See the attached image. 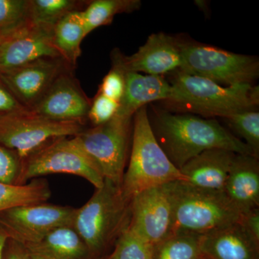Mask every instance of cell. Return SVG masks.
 <instances>
[{"label":"cell","mask_w":259,"mask_h":259,"mask_svg":"<svg viewBox=\"0 0 259 259\" xmlns=\"http://www.w3.org/2000/svg\"><path fill=\"white\" fill-rule=\"evenodd\" d=\"M83 125L48 120L29 112L0 120V145L23 160L56 139L76 136L84 129Z\"/></svg>","instance_id":"obj_9"},{"label":"cell","mask_w":259,"mask_h":259,"mask_svg":"<svg viewBox=\"0 0 259 259\" xmlns=\"http://www.w3.org/2000/svg\"><path fill=\"white\" fill-rule=\"evenodd\" d=\"M139 0H94L81 11L83 28L88 35L99 27L109 25L115 15L132 13L141 8Z\"/></svg>","instance_id":"obj_23"},{"label":"cell","mask_w":259,"mask_h":259,"mask_svg":"<svg viewBox=\"0 0 259 259\" xmlns=\"http://www.w3.org/2000/svg\"><path fill=\"white\" fill-rule=\"evenodd\" d=\"M4 37L0 36V44H1L2 42H3V40H4Z\"/></svg>","instance_id":"obj_37"},{"label":"cell","mask_w":259,"mask_h":259,"mask_svg":"<svg viewBox=\"0 0 259 259\" xmlns=\"http://www.w3.org/2000/svg\"><path fill=\"white\" fill-rule=\"evenodd\" d=\"M51 195L49 183L42 179H35L25 185L0 182V212L20 206L47 202Z\"/></svg>","instance_id":"obj_22"},{"label":"cell","mask_w":259,"mask_h":259,"mask_svg":"<svg viewBox=\"0 0 259 259\" xmlns=\"http://www.w3.org/2000/svg\"><path fill=\"white\" fill-rule=\"evenodd\" d=\"M88 3L78 0H30V21L54 28L61 19L72 12L81 11Z\"/></svg>","instance_id":"obj_24"},{"label":"cell","mask_w":259,"mask_h":259,"mask_svg":"<svg viewBox=\"0 0 259 259\" xmlns=\"http://www.w3.org/2000/svg\"><path fill=\"white\" fill-rule=\"evenodd\" d=\"M201 255L206 259H258L259 241L238 222L199 236Z\"/></svg>","instance_id":"obj_16"},{"label":"cell","mask_w":259,"mask_h":259,"mask_svg":"<svg viewBox=\"0 0 259 259\" xmlns=\"http://www.w3.org/2000/svg\"><path fill=\"white\" fill-rule=\"evenodd\" d=\"M4 259H31V257L23 244L8 238L5 245Z\"/></svg>","instance_id":"obj_34"},{"label":"cell","mask_w":259,"mask_h":259,"mask_svg":"<svg viewBox=\"0 0 259 259\" xmlns=\"http://www.w3.org/2000/svg\"><path fill=\"white\" fill-rule=\"evenodd\" d=\"M223 192L241 214L259 208L258 158L236 154Z\"/></svg>","instance_id":"obj_18"},{"label":"cell","mask_w":259,"mask_h":259,"mask_svg":"<svg viewBox=\"0 0 259 259\" xmlns=\"http://www.w3.org/2000/svg\"><path fill=\"white\" fill-rule=\"evenodd\" d=\"M173 210L166 186L146 189L131 199L127 229L151 245L169 236L173 231Z\"/></svg>","instance_id":"obj_11"},{"label":"cell","mask_w":259,"mask_h":259,"mask_svg":"<svg viewBox=\"0 0 259 259\" xmlns=\"http://www.w3.org/2000/svg\"><path fill=\"white\" fill-rule=\"evenodd\" d=\"M53 28L31 23L5 38L0 44V74L42 58L61 57L53 44Z\"/></svg>","instance_id":"obj_15"},{"label":"cell","mask_w":259,"mask_h":259,"mask_svg":"<svg viewBox=\"0 0 259 259\" xmlns=\"http://www.w3.org/2000/svg\"><path fill=\"white\" fill-rule=\"evenodd\" d=\"M180 47L183 58L182 72L223 87L252 84L258 78L259 61L254 56L199 44L180 42Z\"/></svg>","instance_id":"obj_7"},{"label":"cell","mask_w":259,"mask_h":259,"mask_svg":"<svg viewBox=\"0 0 259 259\" xmlns=\"http://www.w3.org/2000/svg\"><path fill=\"white\" fill-rule=\"evenodd\" d=\"M133 117L115 115L102 125L83 129L71 137L105 180L121 186L126 163Z\"/></svg>","instance_id":"obj_6"},{"label":"cell","mask_w":259,"mask_h":259,"mask_svg":"<svg viewBox=\"0 0 259 259\" xmlns=\"http://www.w3.org/2000/svg\"><path fill=\"white\" fill-rule=\"evenodd\" d=\"M112 61L125 71L162 76L180 71L183 65L180 41L163 32L150 35L132 56H124L115 50Z\"/></svg>","instance_id":"obj_13"},{"label":"cell","mask_w":259,"mask_h":259,"mask_svg":"<svg viewBox=\"0 0 259 259\" xmlns=\"http://www.w3.org/2000/svg\"><path fill=\"white\" fill-rule=\"evenodd\" d=\"M91 103L71 70L63 73L55 80L30 112L56 122L84 124L88 120Z\"/></svg>","instance_id":"obj_14"},{"label":"cell","mask_w":259,"mask_h":259,"mask_svg":"<svg viewBox=\"0 0 259 259\" xmlns=\"http://www.w3.org/2000/svg\"><path fill=\"white\" fill-rule=\"evenodd\" d=\"M153 245L128 229L116 241L110 259H152Z\"/></svg>","instance_id":"obj_28"},{"label":"cell","mask_w":259,"mask_h":259,"mask_svg":"<svg viewBox=\"0 0 259 259\" xmlns=\"http://www.w3.org/2000/svg\"><path fill=\"white\" fill-rule=\"evenodd\" d=\"M152 129L162 149L180 170L187 161L207 150L225 149L255 156L243 141L215 119L159 111Z\"/></svg>","instance_id":"obj_1"},{"label":"cell","mask_w":259,"mask_h":259,"mask_svg":"<svg viewBox=\"0 0 259 259\" xmlns=\"http://www.w3.org/2000/svg\"><path fill=\"white\" fill-rule=\"evenodd\" d=\"M31 23L30 0H0V36H11Z\"/></svg>","instance_id":"obj_26"},{"label":"cell","mask_w":259,"mask_h":259,"mask_svg":"<svg viewBox=\"0 0 259 259\" xmlns=\"http://www.w3.org/2000/svg\"><path fill=\"white\" fill-rule=\"evenodd\" d=\"M125 82L116 115L134 117L141 107L155 101H166L171 95V83L162 76L125 71Z\"/></svg>","instance_id":"obj_19"},{"label":"cell","mask_w":259,"mask_h":259,"mask_svg":"<svg viewBox=\"0 0 259 259\" xmlns=\"http://www.w3.org/2000/svg\"><path fill=\"white\" fill-rule=\"evenodd\" d=\"M22 160L15 151L0 145V182L18 185Z\"/></svg>","instance_id":"obj_30"},{"label":"cell","mask_w":259,"mask_h":259,"mask_svg":"<svg viewBox=\"0 0 259 259\" xmlns=\"http://www.w3.org/2000/svg\"><path fill=\"white\" fill-rule=\"evenodd\" d=\"M199 236L171 233L153 245L152 259H199Z\"/></svg>","instance_id":"obj_25"},{"label":"cell","mask_w":259,"mask_h":259,"mask_svg":"<svg viewBox=\"0 0 259 259\" xmlns=\"http://www.w3.org/2000/svg\"><path fill=\"white\" fill-rule=\"evenodd\" d=\"M170 83L171 95L165 102L177 111L224 118L236 112L255 110L258 106V86L223 87L180 71L175 72Z\"/></svg>","instance_id":"obj_2"},{"label":"cell","mask_w":259,"mask_h":259,"mask_svg":"<svg viewBox=\"0 0 259 259\" xmlns=\"http://www.w3.org/2000/svg\"><path fill=\"white\" fill-rule=\"evenodd\" d=\"M130 220L131 201L120 186L105 180L88 202L76 209L72 227L96 259L114 247L128 228Z\"/></svg>","instance_id":"obj_3"},{"label":"cell","mask_w":259,"mask_h":259,"mask_svg":"<svg viewBox=\"0 0 259 259\" xmlns=\"http://www.w3.org/2000/svg\"><path fill=\"white\" fill-rule=\"evenodd\" d=\"M165 186L173 210L172 233L202 236L241 220V213L224 192L200 190L182 181Z\"/></svg>","instance_id":"obj_5"},{"label":"cell","mask_w":259,"mask_h":259,"mask_svg":"<svg viewBox=\"0 0 259 259\" xmlns=\"http://www.w3.org/2000/svg\"><path fill=\"white\" fill-rule=\"evenodd\" d=\"M240 223L257 241H259V208L242 214Z\"/></svg>","instance_id":"obj_33"},{"label":"cell","mask_w":259,"mask_h":259,"mask_svg":"<svg viewBox=\"0 0 259 259\" xmlns=\"http://www.w3.org/2000/svg\"><path fill=\"white\" fill-rule=\"evenodd\" d=\"M236 154L225 149L203 151L180 168L184 182L200 190L223 192Z\"/></svg>","instance_id":"obj_17"},{"label":"cell","mask_w":259,"mask_h":259,"mask_svg":"<svg viewBox=\"0 0 259 259\" xmlns=\"http://www.w3.org/2000/svg\"><path fill=\"white\" fill-rule=\"evenodd\" d=\"M55 174L81 177L99 189L105 179L91 160L73 142L71 138H61L49 143L22 160L18 185Z\"/></svg>","instance_id":"obj_8"},{"label":"cell","mask_w":259,"mask_h":259,"mask_svg":"<svg viewBox=\"0 0 259 259\" xmlns=\"http://www.w3.org/2000/svg\"><path fill=\"white\" fill-rule=\"evenodd\" d=\"M177 181L185 179L158 144L146 107H141L134 116L131 156L120 186L122 194L131 201L146 189Z\"/></svg>","instance_id":"obj_4"},{"label":"cell","mask_w":259,"mask_h":259,"mask_svg":"<svg viewBox=\"0 0 259 259\" xmlns=\"http://www.w3.org/2000/svg\"><path fill=\"white\" fill-rule=\"evenodd\" d=\"M76 208L44 203L28 204L0 212V228L23 245L37 243L51 231L72 226Z\"/></svg>","instance_id":"obj_10"},{"label":"cell","mask_w":259,"mask_h":259,"mask_svg":"<svg viewBox=\"0 0 259 259\" xmlns=\"http://www.w3.org/2000/svg\"><path fill=\"white\" fill-rule=\"evenodd\" d=\"M24 246L31 259H93L72 226L56 228L37 243Z\"/></svg>","instance_id":"obj_20"},{"label":"cell","mask_w":259,"mask_h":259,"mask_svg":"<svg viewBox=\"0 0 259 259\" xmlns=\"http://www.w3.org/2000/svg\"><path fill=\"white\" fill-rule=\"evenodd\" d=\"M29 112L0 79V120Z\"/></svg>","instance_id":"obj_32"},{"label":"cell","mask_w":259,"mask_h":259,"mask_svg":"<svg viewBox=\"0 0 259 259\" xmlns=\"http://www.w3.org/2000/svg\"><path fill=\"white\" fill-rule=\"evenodd\" d=\"M81 11L69 13L53 28L52 40L59 55L72 68L81 56V44L86 37Z\"/></svg>","instance_id":"obj_21"},{"label":"cell","mask_w":259,"mask_h":259,"mask_svg":"<svg viewBox=\"0 0 259 259\" xmlns=\"http://www.w3.org/2000/svg\"><path fill=\"white\" fill-rule=\"evenodd\" d=\"M125 71L112 63V69L105 76L98 93L120 102L125 91Z\"/></svg>","instance_id":"obj_31"},{"label":"cell","mask_w":259,"mask_h":259,"mask_svg":"<svg viewBox=\"0 0 259 259\" xmlns=\"http://www.w3.org/2000/svg\"><path fill=\"white\" fill-rule=\"evenodd\" d=\"M199 259H206L205 258H204V257H202V255H201L200 258Z\"/></svg>","instance_id":"obj_38"},{"label":"cell","mask_w":259,"mask_h":259,"mask_svg":"<svg viewBox=\"0 0 259 259\" xmlns=\"http://www.w3.org/2000/svg\"><path fill=\"white\" fill-rule=\"evenodd\" d=\"M118 108V102L98 93L92 101L88 120L91 121L94 126L102 125L111 120Z\"/></svg>","instance_id":"obj_29"},{"label":"cell","mask_w":259,"mask_h":259,"mask_svg":"<svg viewBox=\"0 0 259 259\" xmlns=\"http://www.w3.org/2000/svg\"><path fill=\"white\" fill-rule=\"evenodd\" d=\"M73 69L62 58H42L2 73L0 79L18 102L31 111L55 80Z\"/></svg>","instance_id":"obj_12"},{"label":"cell","mask_w":259,"mask_h":259,"mask_svg":"<svg viewBox=\"0 0 259 259\" xmlns=\"http://www.w3.org/2000/svg\"><path fill=\"white\" fill-rule=\"evenodd\" d=\"M8 236L5 231L0 228V259H4V251Z\"/></svg>","instance_id":"obj_35"},{"label":"cell","mask_w":259,"mask_h":259,"mask_svg":"<svg viewBox=\"0 0 259 259\" xmlns=\"http://www.w3.org/2000/svg\"><path fill=\"white\" fill-rule=\"evenodd\" d=\"M103 259H110V254L106 255Z\"/></svg>","instance_id":"obj_36"},{"label":"cell","mask_w":259,"mask_h":259,"mask_svg":"<svg viewBox=\"0 0 259 259\" xmlns=\"http://www.w3.org/2000/svg\"><path fill=\"white\" fill-rule=\"evenodd\" d=\"M256 158H259V113L255 110L236 112L224 117Z\"/></svg>","instance_id":"obj_27"}]
</instances>
